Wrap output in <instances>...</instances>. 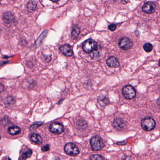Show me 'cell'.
<instances>
[{
	"label": "cell",
	"mask_w": 160,
	"mask_h": 160,
	"mask_svg": "<svg viewBox=\"0 0 160 160\" xmlns=\"http://www.w3.org/2000/svg\"><path fill=\"white\" fill-rule=\"evenodd\" d=\"M52 2H57L59 1H52Z\"/></svg>",
	"instance_id": "obj_28"
},
{
	"label": "cell",
	"mask_w": 160,
	"mask_h": 160,
	"mask_svg": "<svg viewBox=\"0 0 160 160\" xmlns=\"http://www.w3.org/2000/svg\"><path fill=\"white\" fill-rule=\"evenodd\" d=\"M142 11L148 14H151L155 11V5L153 2H147L144 3L142 7Z\"/></svg>",
	"instance_id": "obj_10"
},
{
	"label": "cell",
	"mask_w": 160,
	"mask_h": 160,
	"mask_svg": "<svg viewBox=\"0 0 160 160\" xmlns=\"http://www.w3.org/2000/svg\"><path fill=\"white\" fill-rule=\"evenodd\" d=\"M90 144L92 149L94 151H99L104 147L102 139L98 136H95L91 138Z\"/></svg>",
	"instance_id": "obj_2"
},
{
	"label": "cell",
	"mask_w": 160,
	"mask_h": 160,
	"mask_svg": "<svg viewBox=\"0 0 160 160\" xmlns=\"http://www.w3.org/2000/svg\"><path fill=\"white\" fill-rule=\"evenodd\" d=\"M42 123H40V122H37V123H34V124H33V125H32L31 127V128H32V127H33V129H34V127H37V126H40V125H42Z\"/></svg>",
	"instance_id": "obj_24"
},
{
	"label": "cell",
	"mask_w": 160,
	"mask_h": 160,
	"mask_svg": "<svg viewBox=\"0 0 160 160\" xmlns=\"http://www.w3.org/2000/svg\"><path fill=\"white\" fill-rule=\"evenodd\" d=\"M90 160H105L103 157L99 154H94L90 157Z\"/></svg>",
	"instance_id": "obj_21"
},
{
	"label": "cell",
	"mask_w": 160,
	"mask_h": 160,
	"mask_svg": "<svg viewBox=\"0 0 160 160\" xmlns=\"http://www.w3.org/2000/svg\"><path fill=\"white\" fill-rule=\"evenodd\" d=\"M21 130L19 127L17 126H12L9 127L8 129V132L10 134L12 135H18L21 132Z\"/></svg>",
	"instance_id": "obj_14"
},
{
	"label": "cell",
	"mask_w": 160,
	"mask_h": 160,
	"mask_svg": "<svg viewBox=\"0 0 160 160\" xmlns=\"http://www.w3.org/2000/svg\"><path fill=\"white\" fill-rule=\"evenodd\" d=\"M15 102V99L12 96H9V97H6L5 101H4V103L7 105H12L14 104Z\"/></svg>",
	"instance_id": "obj_19"
},
{
	"label": "cell",
	"mask_w": 160,
	"mask_h": 160,
	"mask_svg": "<svg viewBox=\"0 0 160 160\" xmlns=\"http://www.w3.org/2000/svg\"><path fill=\"white\" fill-rule=\"evenodd\" d=\"M31 140L33 143L38 145H41L42 143V138L40 135L33 133L30 136Z\"/></svg>",
	"instance_id": "obj_13"
},
{
	"label": "cell",
	"mask_w": 160,
	"mask_h": 160,
	"mask_svg": "<svg viewBox=\"0 0 160 160\" xmlns=\"http://www.w3.org/2000/svg\"><path fill=\"white\" fill-rule=\"evenodd\" d=\"M155 121L152 118H145L141 121V127L145 131H149L152 130L155 127Z\"/></svg>",
	"instance_id": "obj_4"
},
{
	"label": "cell",
	"mask_w": 160,
	"mask_h": 160,
	"mask_svg": "<svg viewBox=\"0 0 160 160\" xmlns=\"http://www.w3.org/2000/svg\"><path fill=\"white\" fill-rule=\"evenodd\" d=\"M32 152L31 149H28L27 151L23 153L19 158V160H26L27 158H29L32 154Z\"/></svg>",
	"instance_id": "obj_18"
},
{
	"label": "cell",
	"mask_w": 160,
	"mask_h": 160,
	"mask_svg": "<svg viewBox=\"0 0 160 160\" xmlns=\"http://www.w3.org/2000/svg\"><path fill=\"white\" fill-rule=\"evenodd\" d=\"M1 92H2V91H3V89H2V88H4V87H3V86H2V84H1Z\"/></svg>",
	"instance_id": "obj_26"
},
{
	"label": "cell",
	"mask_w": 160,
	"mask_h": 160,
	"mask_svg": "<svg viewBox=\"0 0 160 160\" xmlns=\"http://www.w3.org/2000/svg\"><path fill=\"white\" fill-rule=\"evenodd\" d=\"M108 28L109 30L113 32L116 30V28H117V26L115 24H110L108 26Z\"/></svg>",
	"instance_id": "obj_22"
},
{
	"label": "cell",
	"mask_w": 160,
	"mask_h": 160,
	"mask_svg": "<svg viewBox=\"0 0 160 160\" xmlns=\"http://www.w3.org/2000/svg\"><path fill=\"white\" fill-rule=\"evenodd\" d=\"M27 8L30 12H34L37 9V3L35 1H31L27 3Z\"/></svg>",
	"instance_id": "obj_15"
},
{
	"label": "cell",
	"mask_w": 160,
	"mask_h": 160,
	"mask_svg": "<svg viewBox=\"0 0 160 160\" xmlns=\"http://www.w3.org/2000/svg\"><path fill=\"white\" fill-rule=\"evenodd\" d=\"M59 49L62 53L66 57H72L73 55V52L72 47L68 44L62 45L60 47Z\"/></svg>",
	"instance_id": "obj_9"
},
{
	"label": "cell",
	"mask_w": 160,
	"mask_h": 160,
	"mask_svg": "<svg viewBox=\"0 0 160 160\" xmlns=\"http://www.w3.org/2000/svg\"><path fill=\"white\" fill-rule=\"evenodd\" d=\"M49 148H50L49 145L48 144H47L46 146H43L42 148V150L43 152L48 151L49 150Z\"/></svg>",
	"instance_id": "obj_23"
},
{
	"label": "cell",
	"mask_w": 160,
	"mask_h": 160,
	"mask_svg": "<svg viewBox=\"0 0 160 160\" xmlns=\"http://www.w3.org/2000/svg\"><path fill=\"white\" fill-rule=\"evenodd\" d=\"M157 103L158 105L160 106V97L158 99V100H157Z\"/></svg>",
	"instance_id": "obj_25"
},
{
	"label": "cell",
	"mask_w": 160,
	"mask_h": 160,
	"mask_svg": "<svg viewBox=\"0 0 160 160\" xmlns=\"http://www.w3.org/2000/svg\"><path fill=\"white\" fill-rule=\"evenodd\" d=\"M158 65H159V66H160V59L159 60V63H158Z\"/></svg>",
	"instance_id": "obj_27"
},
{
	"label": "cell",
	"mask_w": 160,
	"mask_h": 160,
	"mask_svg": "<svg viewBox=\"0 0 160 160\" xmlns=\"http://www.w3.org/2000/svg\"><path fill=\"white\" fill-rule=\"evenodd\" d=\"M3 22L8 26H12L15 22V18L11 12H6L3 14L2 17Z\"/></svg>",
	"instance_id": "obj_8"
},
{
	"label": "cell",
	"mask_w": 160,
	"mask_h": 160,
	"mask_svg": "<svg viewBox=\"0 0 160 160\" xmlns=\"http://www.w3.org/2000/svg\"><path fill=\"white\" fill-rule=\"evenodd\" d=\"M122 94L125 99L131 100L136 96V91L132 86L127 85L123 87L122 89Z\"/></svg>",
	"instance_id": "obj_5"
},
{
	"label": "cell",
	"mask_w": 160,
	"mask_h": 160,
	"mask_svg": "<svg viewBox=\"0 0 160 160\" xmlns=\"http://www.w3.org/2000/svg\"><path fill=\"white\" fill-rule=\"evenodd\" d=\"M82 48L84 52L88 54H91L98 49V44L97 43L92 39H88L83 42Z\"/></svg>",
	"instance_id": "obj_1"
},
{
	"label": "cell",
	"mask_w": 160,
	"mask_h": 160,
	"mask_svg": "<svg viewBox=\"0 0 160 160\" xmlns=\"http://www.w3.org/2000/svg\"><path fill=\"white\" fill-rule=\"evenodd\" d=\"M152 48L153 47H152V45L149 43H147L143 46V48H144V50L148 53L151 52L152 50Z\"/></svg>",
	"instance_id": "obj_20"
},
{
	"label": "cell",
	"mask_w": 160,
	"mask_h": 160,
	"mask_svg": "<svg viewBox=\"0 0 160 160\" xmlns=\"http://www.w3.org/2000/svg\"><path fill=\"white\" fill-rule=\"evenodd\" d=\"M98 103L102 106H105L109 104V101L108 98L105 96H100L98 99Z\"/></svg>",
	"instance_id": "obj_16"
},
{
	"label": "cell",
	"mask_w": 160,
	"mask_h": 160,
	"mask_svg": "<svg viewBox=\"0 0 160 160\" xmlns=\"http://www.w3.org/2000/svg\"><path fill=\"white\" fill-rule=\"evenodd\" d=\"M107 64L111 68H118L120 66L119 62L114 57H110L107 60Z\"/></svg>",
	"instance_id": "obj_11"
},
{
	"label": "cell",
	"mask_w": 160,
	"mask_h": 160,
	"mask_svg": "<svg viewBox=\"0 0 160 160\" xmlns=\"http://www.w3.org/2000/svg\"><path fill=\"white\" fill-rule=\"evenodd\" d=\"M49 131L54 134L62 133L64 130L63 125L60 122H54L50 124L49 127Z\"/></svg>",
	"instance_id": "obj_6"
},
{
	"label": "cell",
	"mask_w": 160,
	"mask_h": 160,
	"mask_svg": "<svg viewBox=\"0 0 160 160\" xmlns=\"http://www.w3.org/2000/svg\"><path fill=\"white\" fill-rule=\"evenodd\" d=\"M114 127L118 130H121L125 126V123L123 120L120 118H117L114 120L113 122Z\"/></svg>",
	"instance_id": "obj_12"
},
{
	"label": "cell",
	"mask_w": 160,
	"mask_h": 160,
	"mask_svg": "<svg viewBox=\"0 0 160 160\" xmlns=\"http://www.w3.org/2000/svg\"><path fill=\"white\" fill-rule=\"evenodd\" d=\"M119 46L123 50L131 49L133 46V43L127 37H123L119 42Z\"/></svg>",
	"instance_id": "obj_7"
},
{
	"label": "cell",
	"mask_w": 160,
	"mask_h": 160,
	"mask_svg": "<svg viewBox=\"0 0 160 160\" xmlns=\"http://www.w3.org/2000/svg\"><path fill=\"white\" fill-rule=\"evenodd\" d=\"M80 30L79 28L77 26H75L72 29V32H71V35H72V38L73 39H76L78 37L80 33Z\"/></svg>",
	"instance_id": "obj_17"
},
{
	"label": "cell",
	"mask_w": 160,
	"mask_h": 160,
	"mask_svg": "<svg viewBox=\"0 0 160 160\" xmlns=\"http://www.w3.org/2000/svg\"><path fill=\"white\" fill-rule=\"evenodd\" d=\"M64 149L66 154L70 156H75L79 153L78 147L72 142L67 143L64 146Z\"/></svg>",
	"instance_id": "obj_3"
}]
</instances>
